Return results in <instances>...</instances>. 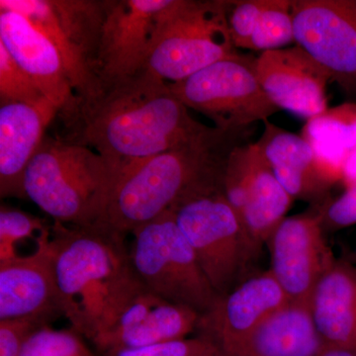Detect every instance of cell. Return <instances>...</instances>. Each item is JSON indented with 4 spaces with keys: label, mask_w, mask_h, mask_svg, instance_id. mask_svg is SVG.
<instances>
[{
    "label": "cell",
    "mask_w": 356,
    "mask_h": 356,
    "mask_svg": "<svg viewBox=\"0 0 356 356\" xmlns=\"http://www.w3.org/2000/svg\"><path fill=\"white\" fill-rule=\"evenodd\" d=\"M187 109L170 84L142 72L83 105L79 144L102 154L121 179L135 163L187 144L209 129Z\"/></svg>",
    "instance_id": "cell-1"
},
{
    "label": "cell",
    "mask_w": 356,
    "mask_h": 356,
    "mask_svg": "<svg viewBox=\"0 0 356 356\" xmlns=\"http://www.w3.org/2000/svg\"><path fill=\"white\" fill-rule=\"evenodd\" d=\"M51 248L64 316L74 331L95 343L145 289L124 236L54 222Z\"/></svg>",
    "instance_id": "cell-2"
},
{
    "label": "cell",
    "mask_w": 356,
    "mask_h": 356,
    "mask_svg": "<svg viewBox=\"0 0 356 356\" xmlns=\"http://www.w3.org/2000/svg\"><path fill=\"white\" fill-rule=\"evenodd\" d=\"M232 134L209 128L187 144L129 168L95 226L124 236L194 189L222 178L229 153L222 156L220 149Z\"/></svg>",
    "instance_id": "cell-3"
},
{
    "label": "cell",
    "mask_w": 356,
    "mask_h": 356,
    "mask_svg": "<svg viewBox=\"0 0 356 356\" xmlns=\"http://www.w3.org/2000/svg\"><path fill=\"white\" fill-rule=\"evenodd\" d=\"M120 175L106 159L79 143L44 140L26 170L24 191L54 222L95 226Z\"/></svg>",
    "instance_id": "cell-4"
},
{
    "label": "cell",
    "mask_w": 356,
    "mask_h": 356,
    "mask_svg": "<svg viewBox=\"0 0 356 356\" xmlns=\"http://www.w3.org/2000/svg\"><path fill=\"white\" fill-rule=\"evenodd\" d=\"M220 297L247 280L259 248L222 191V178L194 189L170 208Z\"/></svg>",
    "instance_id": "cell-5"
},
{
    "label": "cell",
    "mask_w": 356,
    "mask_h": 356,
    "mask_svg": "<svg viewBox=\"0 0 356 356\" xmlns=\"http://www.w3.org/2000/svg\"><path fill=\"white\" fill-rule=\"evenodd\" d=\"M236 53L227 1L170 0L143 72L173 83Z\"/></svg>",
    "instance_id": "cell-6"
},
{
    "label": "cell",
    "mask_w": 356,
    "mask_h": 356,
    "mask_svg": "<svg viewBox=\"0 0 356 356\" xmlns=\"http://www.w3.org/2000/svg\"><path fill=\"white\" fill-rule=\"evenodd\" d=\"M130 257L144 287L161 298L205 314L219 298L195 252L168 210L132 232Z\"/></svg>",
    "instance_id": "cell-7"
},
{
    "label": "cell",
    "mask_w": 356,
    "mask_h": 356,
    "mask_svg": "<svg viewBox=\"0 0 356 356\" xmlns=\"http://www.w3.org/2000/svg\"><path fill=\"white\" fill-rule=\"evenodd\" d=\"M255 64L257 58L236 51L168 84L187 108L209 117L219 130L236 133L280 111L262 89Z\"/></svg>",
    "instance_id": "cell-8"
},
{
    "label": "cell",
    "mask_w": 356,
    "mask_h": 356,
    "mask_svg": "<svg viewBox=\"0 0 356 356\" xmlns=\"http://www.w3.org/2000/svg\"><path fill=\"white\" fill-rule=\"evenodd\" d=\"M296 46L348 91L356 89V1L292 0Z\"/></svg>",
    "instance_id": "cell-9"
},
{
    "label": "cell",
    "mask_w": 356,
    "mask_h": 356,
    "mask_svg": "<svg viewBox=\"0 0 356 356\" xmlns=\"http://www.w3.org/2000/svg\"><path fill=\"white\" fill-rule=\"evenodd\" d=\"M170 0L104 2L96 74L103 89L127 81L144 70L161 14Z\"/></svg>",
    "instance_id": "cell-10"
},
{
    "label": "cell",
    "mask_w": 356,
    "mask_h": 356,
    "mask_svg": "<svg viewBox=\"0 0 356 356\" xmlns=\"http://www.w3.org/2000/svg\"><path fill=\"white\" fill-rule=\"evenodd\" d=\"M323 207L286 217L267 240L268 269L292 302L309 303L323 275L336 262L325 238Z\"/></svg>",
    "instance_id": "cell-11"
},
{
    "label": "cell",
    "mask_w": 356,
    "mask_h": 356,
    "mask_svg": "<svg viewBox=\"0 0 356 356\" xmlns=\"http://www.w3.org/2000/svg\"><path fill=\"white\" fill-rule=\"evenodd\" d=\"M0 43L27 72L47 99L60 111L79 107L62 55L55 44L27 16L0 7Z\"/></svg>",
    "instance_id": "cell-12"
},
{
    "label": "cell",
    "mask_w": 356,
    "mask_h": 356,
    "mask_svg": "<svg viewBox=\"0 0 356 356\" xmlns=\"http://www.w3.org/2000/svg\"><path fill=\"white\" fill-rule=\"evenodd\" d=\"M255 67L262 89L280 110L308 120L329 108L325 90L331 76L296 44L261 53Z\"/></svg>",
    "instance_id": "cell-13"
},
{
    "label": "cell",
    "mask_w": 356,
    "mask_h": 356,
    "mask_svg": "<svg viewBox=\"0 0 356 356\" xmlns=\"http://www.w3.org/2000/svg\"><path fill=\"white\" fill-rule=\"evenodd\" d=\"M289 301L270 271L250 276L201 315L199 337L221 353Z\"/></svg>",
    "instance_id": "cell-14"
},
{
    "label": "cell",
    "mask_w": 356,
    "mask_h": 356,
    "mask_svg": "<svg viewBox=\"0 0 356 356\" xmlns=\"http://www.w3.org/2000/svg\"><path fill=\"white\" fill-rule=\"evenodd\" d=\"M64 316L54 270L51 241L29 257L0 261V321Z\"/></svg>",
    "instance_id": "cell-15"
},
{
    "label": "cell",
    "mask_w": 356,
    "mask_h": 356,
    "mask_svg": "<svg viewBox=\"0 0 356 356\" xmlns=\"http://www.w3.org/2000/svg\"><path fill=\"white\" fill-rule=\"evenodd\" d=\"M201 314L170 303L145 288L124 310L113 329L96 339L102 353L186 339L197 331Z\"/></svg>",
    "instance_id": "cell-16"
},
{
    "label": "cell",
    "mask_w": 356,
    "mask_h": 356,
    "mask_svg": "<svg viewBox=\"0 0 356 356\" xmlns=\"http://www.w3.org/2000/svg\"><path fill=\"white\" fill-rule=\"evenodd\" d=\"M60 109L44 98L38 102L0 105V195L26 198V170L44 142L46 129Z\"/></svg>",
    "instance_id": "cell-17"
},
{
    "label": "cell",
    "mask_w": 356,
    "mask_h": 356,
    "mask_svg": "<svg viewBox=\"0 0 356 356\" xmlns=\"http://www.w3.org/2000/svg\"><path fill=\"white\" fill-rule=\"evenodd\" d=\"M325 348L309 303L289 301L218 356H320Z\"/></svg>",
    "instance_id": "cell-18"
},
{
    "label": "cell",
    "mask_w": 356,
    "mask_h": 356,
    "mask_svg": "<svg viewBox=\"0 0 356 356\" xmlns=\"http://www.w3.org/2000/svg\"><path fill=\"white\" fill-rule=\"evenodd\" d=\"M264 125V133L255 146L289 195L294 200H322L332 185L321 172L311 145L302 136L268 120Z\"/></svg>",
    "instance_id": "cell-19"
},
{
    "label": "cell",
    "mask_w": 356,
    "mask_h": 356,
    "mask_svg": "<svg viewBox=\"0 0 356 356\" xmlns=\"http://www.w3.org/2000/svg\"><path fill=\"white\" fill-rule=\"evenodd\" d=\"M309 305L325 348L356 351V266L337 259L316 285Z\"/></svg>",
    "instance_id": "cell-20"
},
{
    "label": "cell",
    "mask_w": 356,
    "mask_h": 356,
    "mask_svg": "<svg viewBox=\"0 0 356 356\" xmlns=\"http://www.w3.org/2000/svg\"><path fill=\"white\" fill-rule=\"evenodd\" d=\"M293 201L255 144H250L243 187L242 221L259 250L286 218Z\"/></svg>",
    "instance_id": "cell-21"
},
{
    "label": "cell",
    "mask_w": 356,
    "mask_h": 356,
    "mask_svg": "<svg viewBox=\"0 0 356 356\" xmlns=\"http://www.w3.org/2000/svg\"><path fill=\"white\" fill-rule=\"evenodd\" d=\"M301 136L313 147L325 179L332 185L341 181L344 165L356 149L355 103H343L308 119Z\"/></svg>",
    "instance_id": "cell-22"
},
{
    "label": "cell",
    "mask_w": 356,
    "mask_h": 356,
    "mask_svg": "<svg viewBox=\"0 0 356 356\" xmlns=\"http://www.w3.org/2000/svg\"><path fill=\"white\" fill-rule=\"evenodd\" d=\"M0 7L24 14L57 46L70 83L74 91L81 96L83 105L102 95L104 89L97 74L92 65L74 48L60 30L51 0H1Z\"/></svg>",
    "instance_id": "cell-23"
},
{
    "label": "cell",
    "mask_w": 356,
    "mask_h": 356,
    "mask_svg": "<svg viewBox=\"0 0 356 356\" xmlns=\"http://www.w3.org/2000/svg\"><path fill=\"white\" fill-rule=\"evenodd\" d=\"M53 225L23 211L1 206L0 209V261L17 259L19 248L31 243L36 248L50 242Z\"/></svg>",
    "instance_id": "cell-24"
},
{
    "label": "cell",
    "mask_w": 356,
    "mask_h": 356,
    "mask_svg": "<svg viewBox=\"0 0 356 356\" xmlns=\"http://www.w3.org/2000/svg\"><path fill=\"white\" fill-rule=\"evenodd\" d=\"M293 43L292 0H268L245 49L264 53L280 50Z\"/></svg>",
    "instance_id": "cell-25"
},
{
    "label": "cell",
    "mask_w": 356,
    "mask_h": 356,
    "mask_svg": "<svg viewBox=\"0 0 356 356\" xmlns=\"http://www.w3.org/2000/svg\"><path fill=\"white\" fill-rule=\"evenodd\" d=\"M20 356H95L76 331H58L44 325L34 332Z\"/></svg>",
    "instance_id": "cell-26"
},
{
    "label": "cell",
    "mask_w": 356,
    "mask_h": 356,
    "mask_svg": "<svg viewBox=\"0 0 356 356\" xmlns=\"http://www.w3.org/2000/svg\"><path fill=\"white\" fill-rule=\"evenodd\" d=\"M37 84L0 43V102L34 103L44 99Z\"/></svg>",
    "instance_id": "cell-27"
},
{
    "label": "cell",
    "mask_w": 356,
    "mask_h": 356,
    "mask_svg": "<svg viewBox=\"0 0 356 356\" xmlns=\"http://www.w3.org/2000/svg\"><path fill=\"white\" fill-rule=\"evenodd\" d=\"M216 348L204 337L182 339L135 348H113L103 356H211Z\"/></svg>",
    "instance_id": "cell-28"
},
{
    "label": "cell",
    "mask_w": 356,
    "mask_h": 356,
    "mask_svg": "<svg viewBox=\"0 0 356 356\" xmlns=\"http://www.w3.org/2000/svg\"><path fill=\"white\" fill-rule=\"evenodd\" d=\"M268 0L227 1V19L236 49H245Z\"/></svg>",
    "instance_id": "cell-29"
},
{
    "label": "cell",
    "mask_w": 356,
    "mask_h": 356,
    "mask_svg": "<svg viewBox=\"0 0 356 356\" xmlns=\"http://www.w3.org/2000/svg\"><path fill=\"white\" fill-rule=\"evenodd\" d=\"M44 325L49 324L34 318L0 321V356H20L30 337Z\"/></svg>",
    "instance_id": "cell-30"
},
{
    "label": "cell",
    "mask_w": 356,
    "mask_h": 356,
    "mask_svg": "<svg viewBox=\"0 0 356 356\" xmlns=\"http://www.w3.org/2000/svg\"><path fill=\"white\" fill-rule=\"evenodd\" d=\"M325 229H341L356 225V185L323 206Z\"/></svg>",
    "instance_id": "cell-31"
},
{
    "label": "cell",
    "mask_w": 356,
    "mask_h": 356,
    "mask_svg": "<svg viewBox=\"0 0 356 356\" xmlns=\"http://www.w3.org/2000/svg\"><path fill=\"white\" fill-rule=\"evenodd\" d=\"M341 182L346 189L356 185V149L350 154L344 165Z\"/></svg>",
    "instance_id": "cell-32"
},
{
    "label": "cell",
    "mask_w": 356,
    "mask_h": 356,
    "mask_svg": "<svg viewBox=\"0 0 356 356\" xmlns=\"http://www.w3.org/2000/svg\"><path fill=\"white\" fill-rule=\"evenodd\" d=\"M320 356H356V351L339 348H325Z\"/></svg>",
    "instance_id": "cell-33"
},
{
    "label": "cell",
    "mask_w": 356,
    "mask_h": 356,
    "mask_svg": "<svg viewBox=\"0 0 356 356\" xmlns=\"http://www.w3.org/2000/svg\"><path fill=\"white\" fill-rule=\"evenodd\" d=\"M211 356H218V353H216V355H211Z\"/></svg>",
    "instance_id": "cell-34"
}]
</instances>
